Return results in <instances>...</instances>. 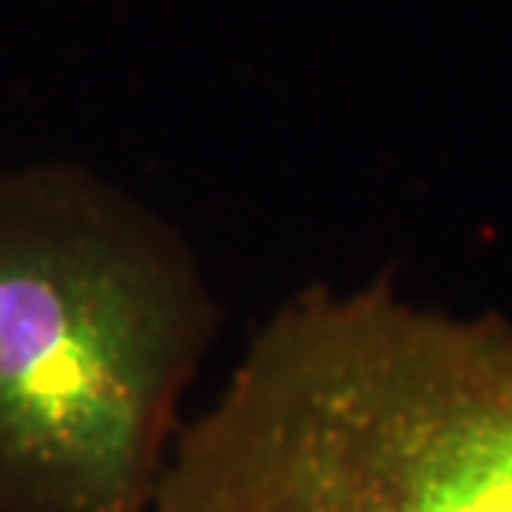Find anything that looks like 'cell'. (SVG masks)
Instances as JSON below:
<instances>
[{"instance_id": "cell-1", "label": "cell", "mask_w": 512, "mask_h": 512, "mask_svg": "<svg viewBox=\"0 0 512 512\" xmlns=\"http://www.w3.org/2000/svg\"><path fill=\"white\" fill-rule=\"evenodd\" d=\"M151 512H512V319L313 285L183 427Z\"/></svg>"}, {"instance_id": "cell-2", "label": "cell", "mask_w": 512, "mask_h": 512, "mask_svg": "<svg viewBox=\"0 0 512 512\" xmlns=\"http://www.w3.org/2000/svg\"><path fill=\"white\" fill-rule=\"evenodd\" d=\"M217 330L163 214L77 163L0 168V512H151Z\"/></svg>"}]
</instances>
